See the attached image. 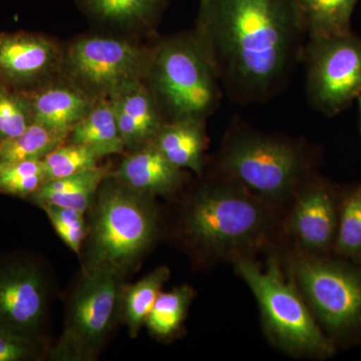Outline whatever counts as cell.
Here are the masks:
<instances>
[{"label":"cell","mask_w":361,"mask_h":361,"mask_svg":"<svg viewBox=\"0 0 361 361\" xmlns=\"http://www.w3.org/2000/svg\"><path fill=\"white\" fill-rule=\"evenodd\" d=\"M193 32L224 96L243 106L287 87L307 40L292 0H199Z\"/></svg>","instance_id":"1"},{"label":"cell","mask_w":361,"mask_h":361,"mask_svg":"<svg viewBox=\"0 0 361 361\" xmlns=\"http://www.w3.org/2000/svg\"><path fill=\"white\" fill-rule=\"evenodd\" d=\"M275 221L269 203L215 170L188 201L182 230L189 245L204 257L236 262L269 244Z\"/></svg>","instance_id":"2"},{"label":"cell","mask_w":361,"mask_h":361,"mask_svg":"<svg viewBox=\"0 0 361 361\" xmlns=\"http://www.w3.org/2000/svg\"><path fill=\"white\" fill-rule=\"evenodd\" d=\"M316 161L315 149L304 140L235 122L223 139L216 170L272 205L293 199L315 174Z\"/></svg>","instance_id":"3"},{"label":"cell","mask_w":361,"mask_h":361,"mask_svg":"<svg viewBox=\"0 0 361 361\" xmlns=\"http://www.w3.org/2000/svg\"><path fill=\"white\" fill-rule=\"evenodd\" d=\"M90 210V223L82 246L84 269L108 265L123 274L155 239L158 214L154 197L135 191L109 174Z\"/></svg>","instance_id":"4"},{"label":"cell","mask_w":361,"mask_h":361,"mask_svg":"<svg viewBox=\"0 0 361 361\" xmlns=\"http://www.w3.org/2000/svg\"><path fill=\"white\" fill-rule=\"evenodd\" d=\"M144 80L167 122L207 120L219 109L224 97L219 78L193 30L151 42Z\"/></svg>","instance_id":"5"},{"label":"cell","mask_w":361,"mask_h":361,"mask_svg":"<svg viewBox=\"0 0 361 361\" xmlns=\"http://www.w3.org/2000/svg\"><path fill=\"white\" fill-rule=\"evenodd\" d=\"M234 263L257 299L265 332L275 345L290 355L320 360L336 353V344L323 332L294 281H287L276 259L271 257L265 270L251 258Z\"/></svg>","instance_id":"6"},{"label":"cell","mask_w":361,"mask_h":361,"mask_svg":"<svg viewBox=\"0 0 361 361\" xmlns=\"http://www.w3.org/2000/svg\"><path fill=\"white\" fill-rule=\"evenodd\" d=\"M291 277L315 319L334 344L361 341V264L301 251Z\"/></svg>","instance_id":"7"},{"label":"cell","mask_w":361,"mask_h":361,"mask_svg":"<svg viewBox=\"0 0 361 361\" xmlns=\"http://www.w3.org/2000/svg\"><path fill=\"white\" fill-rule=\"evenodd\" d=\"M149 45L114 32L80 35L63 47L61 73L94 99H110L145 80Z\"/></svg>","instance_id":"8"},{"label":"cell","mask_w":361,"mask_h":361,"mask_svg":"<svg viewBox=\"0 0 361 361\" xmlns=\"http://www.w3.org/2000/svg\"><path fill=\"white\" fill-rule=\"evenodd\" d=\"M123 273L108 265L85 268L71 297L56 360L87 361L99 355L122 301Z\"/></svg>","instance_id":"9"},{"label":"cell","mask_w":361,"mask_h":361,"mask_svg":"<svg viewBox=\"0 0 361 361\" xmlns=\"http://www.w3.org/2000/svg\"><path fill=\"white\" fill-rule=\"evenodd\" d=\"M300 63L308 104L317 113L341 115L361 96V35L353 30L308 37Z\"/></svg>","instance_id":"10"},{"label":"cell","mask_w":361,"mask_h":361,"mask_svg":"<svg viewBox=\"0 0 361 361\" xmlns=\"http://www.w3.org/2000/svg\"><path fill=\"white\" fill-rule=\"evenodd\" d=\"M341 191L313 175L294 196L287 229L301 251L315 256L334 252Z\"/></svg>","instance_id":"11"},{"label":"cell","mask_w":361,"mask_h":361,"mask_svg":"<svg viewBox=\"0 0 361 361\" xmlns=\"http://www.w3.org/2000/svg\"><path fill=\"white\" fill-rule=\"evenodd\" d=\"M63 47L32 32L0 33V84L30 92L61 73Z\"/></svg>","instance_id":"12"},{"label":"cell","mask_w":361,"mask_h":361,"mask_svg":"<svg viewBox=\"0 0 361 361\" xmlns=\"http://www.w3.org/2000/svg\"><path fill=\"white\" fill-rule=\"evenodd\" d=\"M47 310V290L39 268L27 262L0 264V326L37 337Z\"/></svg>","instance_id":"13"},{"label":"cell","mask_w":361,"mask_h":361,"mask_svg":"<svg viewBox=\"0 0 361 361\" xmlns=\"http://www.w3.org/2000/svg\"><path fill=\"white\" fill-rule=\"evenodd\" d=\"M25 94L33 122L66 135L97 101L63 73Z\"/></svg>","instance_id":"14"},{"label":"cell","mask_w":361,"mask_h":361,"mask_svg":"<svg viewBox=\"0 0 361 361\" xmlns=\"http://www.w3.org/2000/svg\"><path fill=\"white\" fill-rule=\"evenodd\" d=\"M111 174L135 191L153 197L173 196L188 178L187 171L171 163L154 142L129 152Z\"/></svg>","instance_id":"15"},{"label":"cell","mask_w":361,"mask_h":361,"mask_svg":"<svg viewBox=\"0 0 361 361\" xmlns=\"http://www.w3.org/2000/svg\"><path fill=\"white\" fill-rule=\"evenodd\" d=\"M110 101L126 151H135L153 142L167 122L145 80L121 90Z\"/></svg>","instance_id":"16"},{"label":"cell","mask_w":361,"mask_h":361,"mask_svg":"<svg viewBox=\"0 0 361 361\" xmlns=\"http://www.w3.org/2000/svg\"><path fill=\"white\" fill-rule=\"evenodd\" d=\"M169 0H77L92 23L106 32L137 37L153 35Z\"/></svg>","instance_id":"17"},{"label":"cell","mask_w":361,"mask_h":361,"mask_svg":"<svg viewBox=\"0 0 361 361\" xmlns=\"http://www.w3.org/2000/svg\"><path fill=\"white\" fill-rule=\"evenodd\" d=\"M153 142L163 155L178 168L192 171L198 176L203 174L208 146L206 120L169 121L164 123Z\"/></svg>","instance_id":"18"},{"label":"cell","mask_w":361,"mask_h":361,"mask_svg":"<svg viewBox=\"0 0 361 361\" xmlns=\"http://www.w3.org/2000/svg\"><path fill=\"white\" fill-rule=\"evenodd\" d=\"M108 175V171L99 166L80 174L47 180L30 197L40 208L63 207L85 214L94 204L99 186Z\"/></svg>","instance_id":"19"},{"label":"cell","mask_w":361,"mask_h":361,"mask_svg":"<svg viewBox=\"0 0 361 361\" xmlns=\"http://www.w3.org/2000/svg\"><path fill=\"white\" fill-rule=\"evenodd\" d=\"M68 141L87 147L101 157L126 151L110 99H97L87 115L71 129Z\"/></svg>","instance_id":"20"},{"label":"cell","mask_w":361,"mask_h":361,"mask_svg":"<svg viewBox=\"0 0 361 361\" xmlns=\"http://www.w3.org/2000/svg\"><path fill=\"white\" fill-rule=\"evenodd\" d=\"M292 2L308 39L351 32V20L360 0H292Z\"/></svg>","instance_id":"21"},{"label":"cell","mask_w":361,"mask_h":361,"mask_svg":"<svg viewBox=\"0 0 361 361\" xmlns=\"http://www.w3.org/2000/svg\"><path fill=\"white\" fill-rule=\"evenodd\" d=\"M170 278V269L161 266L148 275L123 288L122 296L123 313L130 336L135 338L161 293V287Z\"/></svg>","instance_id":"22"},{"label":"cell","mask_w":361,"mask_h":361,"mask_svg":"<svg viewBox=\"0 0 361 361\" xmlns=\"http://www.w3.org/2000/svg\"><path fill=\"white\" fill-rule=\"evenodd\" d=\"M68 135L33 122L23 134L0 142V161L42 160L68 140Z\"/></svg>","instance_id":"23"},{"label":"cell","mask_w":361,"mask_h":361,"mask_svg":"<svg viewBox=\"0 0 361 361\" xmlns=\"http://www.w3.org/2000/svg\"><path fill=\"white\" fill-rule=\"evenodd\" d=\"M194 296V289L189 285L161 292L145 324L149 334L159 338L175 334L184 322Z\"/></svg>","instance_id":"24"},{"label":"cell","mask_w":361,"mask_h":361,"mask_svg":"<svg viewBox=\"0 0 361 361\" xmlns=\"http://www.w3.org/2000/svg\"><path fill=\"white\" fill-rule=\"evenodd\" d=\"M334 253L353 261L361 254V183L341 191Z\"/></svg>","instance_id":"25"},{"label":"cell","mask_w":361,"mask_h":361,"mask_svg":"<svg viewBox=\"0 0 361 361\" xmlns=\"http://www.w3.org/2000/svg\"><path fill=\"white\" fill-rule=\"evenodd\" d=\"M101 160L92 149L66 140L42 161L47 182L99 167Z\"/></svg>","instance_id":"26"},{"label":"cell","mask_w":361,"mask_h":361,"mask_svg":"<svg viewBox=\"0 0 361 361\" xmlns=\"http://www.w3.org/2000/svg\"><path fill=\"white\" fill-rule=\"evenodd\" d=\"M47 182L42 160L1 163L0 192L18 197H30Z\"/></svg>","instance_id":"27"},{"label":"cell","mask_w":361,"mask_h":361,"mask_svg":"<svg viewBox=\"0 0 361 361\" xmlns=\"http://www.w3.org/2000/svg\"><path fill=\"white\" fill-rule=\"evenodd\" d=\"M33 123L25 92L0 84V142L23 134Z\"/></svg>","instance_id":"28"},{"label":"cell","mask_w":361,"mask_h":361,"mask_svg":"<svg viewBox=\"0 0 361 361\" xmlns=\"http://www.w3.org/2000/svg\"><path fill=\"white\" fill-rule=\"evenodd\" d=\"M42 209L47 214L61 241L71 251L80 255L87 235L85 214L73 209L58 206H44Z\"/></svg>","instance_id":"29"},{"label":"cell","mask_w":361,"mask_h":361,"mask_svg":"<svg viewBox=\"0 0 361 361\" xmlns=\"http://www.w3.org/2000/svg\"><path fill=\"white\" fill-rule=\"evenodd\" d=\"M40 355L39 338L0 326V361L37 360Z\"/></svg>","instance_id":"30"},{"label":"cell","mask_w":361,"mask_h":361,"mask_svg":"<svg viewBox=\"0 0 361 361\" xmlns=\"http://www.w3.org/2000/svg\"><path fill=\"white\" fill-rule=\"evenodd\" d=\"M356 103H357L358 111H360V130L361 134V96L357 97V99H356Z\"/></svg>","instance_id":"31"},{"label":"cell","mask_w":361,"mask_h":361,"mask_svg":"<svg viewBox=\"0 0 361 361\" xmlns=\"http://www.w3.org/2000/svg\"><path fill=\"white\" fill-rule=\"evenodd\" d=\"M353 261H355V262L360 263V264H361V254L360 256H358L357 258L355 259V260Z\"/></svg>","instance_id":"32"}]
</instances>
